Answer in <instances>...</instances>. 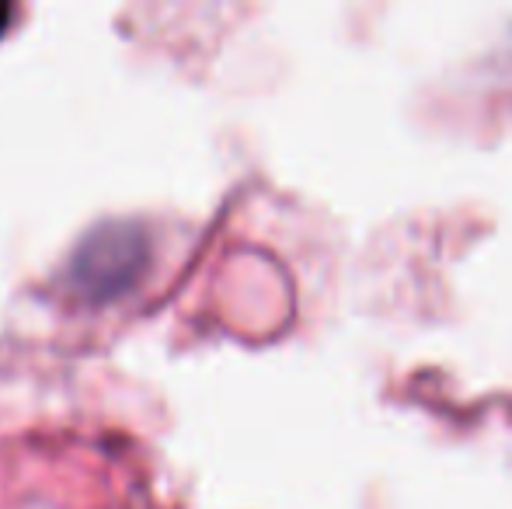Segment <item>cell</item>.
I'll list each match as a JSON object with an SVG mask.
<instances>
[{
  "label": "cell",
  "mask_w": 512,
  "mask_h": 509,
  "mask_svg": "<svg viewBox=\"0 0 512 509\" xmlns=\"http://www.w3.org/2000/svg\"><path fill=\"white\" fill-rule=\"evenodd\" d=\"M147 265V227L133 224V220H108V224L91 227L77 241L67 262V283L88 304H108V300L133 290L147 272Z\"/></svg>",
  "instance_id": "cell-1"
},
{
  "label": "cell",
  "mask_w": 512,
  "mask_h": 509,
  "mask_svg": "<svg viewBox=\"0 0 512 509\" xmlns=\"http://www.w3.org/2000/svg\"><path fill=\"white\" fill-rule=\"evenodd\" d=\"M11 21H14V7L0 0V35H4L7 28H11Z\"/></svg>",
  "instance_id": "cell-2"
}]
</instances>
